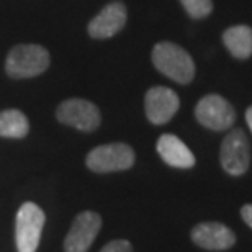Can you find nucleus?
<instances>
[{"instance_id":"3","label":"nucleus","mask_w":252,"mask_h":252,"mask_svg":"<svg viewBox=\"0 0 252 252\" xmlns=\"http://www.w3.org/2000/svg\"><path fill=\"white\" fill-rule=\"evenodd\" d=\"M44 221L46 216L38 205L27 201L20 206L15 224V241L18 252H36Z\"/></svg>"},{"instance_id":"8","label":"nucleus","mask_w":252,"mask_h":252,"mask_svg":"<svg viewBox=\"0 0 252 252\" xmlns=\"http://www.w3.org/2000/svg\"><path fill=\"white\" fill-rule=\"evenodd\" d=\"M102 228V218L95 211H82L74 220L64 241L65 252H87Z\"/></svg>"},{"instance_id":"2","label":"nucleus","mask_w":252,"mask_h":252,"mask_svg":"<svg viewBox=\"0 0 252 252\" xmlns=\"http://www.w3.org/2000/svg\"><path fill=\"white\" fill-rule=\"evenodd\" d=\"M49 65V54L38 44H20L8 53L5 69L10 77L28 79L44 72Z\"/></svg>"},{"instance_id":"5","label":"nucleus","mask_w":252,"mask_h":252,"mask_svg":"<svg viewBox=\"0 0 252 252\" xmlns=\"http://www.w3.org/2000/svg\"><path fill=\"white\" fill-rule=\"evenodd\" d=\"M195 117L205 128L224 131L234 125L236 112L226 98L220 95H206L195 107Z\"/></svg>"},{"instance_id":"12","label":"nucleus","mask_w":252,"mask_h":252,"mask_svg":"<svg viewBox=\"0 0 252 252\" xmlns=\"http://www.w3.org/2000/svg\"><path fill=\"white\" fill-rule=\"evenodd\" d=\"M158 153L165 164L177 169H190L195 165V156L182 139L174 134H162L158 141Z\"/></svg>"},{"instance_id":"1","label":"nucleus","mask_w":252,"mask_h":252,"mask_svg":"<svg viewBox=\"0 0 252 252\" xmlns=\"http://www.w3.org/2000/svg\"><path fill=\"white\" fill-rule=\"evenodd\" d=\"M153 63L159 72L177 84H190L195 77V63L184 48L162 41L153 49Z\"/></svg>"},{"instance_id":"13","label":"nucleus","mask_w":252,"mask_h":252,"mask_svg":"<svg viewBox=\"0 0 252 252\" xmlns=\"http://www.w3.org/2000/svg\"><path fill=\"white\" fill-rule=\"evenodd\" d=\"M223 43L234 58L248 59L252 56V28L246 25L229 27L223 33Z\"/></svg>"},{"instance_id":"15","label":"nucleus","mask_w":252,"mask_h":252,"mask_svg":"<svg viewBox=\"0 0 252 252\" xmlns=\"http://www.w3.org/2000/svg\"><path fill=\"white\" fill-rule=\"evenodd\" d=\"M184 5L185 12H187L191 18H205L208 17L213 10V2L211 0H180Z\"/></svg>"},{"instance_id":"14","label":"nucleus","mask_w":252,"mask_h":252,"mask_svg":"<svg viewBox=\"0 0 252 252\" xmlns=\"http://www.w3.org/2000/svg\"><path fill=\"white\" fill-rule=\"evenodd\" d=\"M28 118L20 110H5L0 113V136L20 139L28 134Z\"/></svg>"},{"instance_id":"10","label":"nucleus","mask_w":252,"mask_h":252,"mask_svg":"<svg viewBox=\"0 0 252 252\" xmlns=\"http://www.w3.org/2000/svg\"><path fill=\"white\" fill-rule=\"evenodd\" d=\"M128 13L122 2H112L100 10V13L89 23V34L95 39H107L122 32Z\"/></svg>"},{"instance_id":"17","label":"nucleus","mask_w":252,"mask_h":252,"mask_svg":"<svg viewBox=\"0 0 252 252\" xmlns=\"http://www.w3.org/2000/svg\"><path fill=\"white\" fill-rule=\"evenodd\" d=\"M241 216L246 221V224H249L252 228V205H244L243 210H241Z\"/></svg>"},{"instance_id":"4","label":"nucleus","mask_w":252,"mask_h":252,"mask_svg":"<svg viewBox=\"0 0 252 252\" xmlns=\"http://www.w3.org/2000/svg\"><path fill=\"white\" fill-rule=\"evenodd\" d=\"M85 162L90 170L98 174L118 172L134 164V151L125 143L103 144L90 151Z\"/></svg>"},{"instance_id":"11","label":"nucleus","mask_w":252,"mask_h":252,"mask_svg":"<svg viewBox=\"0 0 252 252\" xmlns=\"http://www.w3.org/2000/svg\"><path fill=\"white\" fill-rule=\"evenodd\" d=\"M191 239L196 246L208 251H224L233 248L236 236L221 223H201L191 229Z\"/></svg>"},{"instance_id":"7","label":"nucleus","mask_w":252,"mask_h":252,"mask_svg":"<svg viewBox=\"0 0 252 252\" xmlns=\"http://www.w3.org/2000/svg\"><path fill=\"white\" fill-rule=\"evenodd\" d=\"M56 117L61 123L69 125L80 131H94L100 126L102 117L97 105L82 98L65 100L58 107Z\"/></svg>"},{"instance_id":"9","label":"nucleus","mask_w":252,"mask_h":252,"mask_svg":"<svg viewBox=\"0 0 252 252\" xmlns=\"http://www.w3.org/2000/svg\"><path fill=\"white\" fill-rule=\"evenodd\" d=\"M180 100L174 90L167 87H153L148 90L144 98L146 117L151 123L164 125L177 113Z\"/></svg>"},{"instance_id":"18","label":"nucleus","mask_w":252,"mask_h":252,"mask_svg":"<svg viewBox=\"0 0 252 252\" xmlns=\"http://www.w3.org/2000/svg\"><path fill=\"white\" fill-rule=\"evenodd\" d=\"M246 122H248L249 128H251V133H252V107H249L248 112H246Z\"/></svg>"},{"instance_id":"6","label":"nucleus","mask_w":252,"mask_h":252,"mask_svg":"<svg viewBox=\"0 0 252 252\" xmlns=\"http://www.w3.org/2000/svg\"><path fill=\"white\" fill-rule=\"evenodd\" d=\"M221 165L229 175H243L251 164V148L243 129H233L226 134L220 153Z\"/></svg>"},{"instance_id":"16","label":"nucleus","mask_w":252,"mask_h":252,"mask_svg":"<svg viewBox=\"0 0 252 252\" xmlns=\"http://www.w3.org/2000/svg\"><path fill=\"white\" fill-rule=\"evenodd\" d=\"M100 252H133V248H131V244L128 243V241L117 239V241L108 243Z\"/></svg>"}]
</instances>
